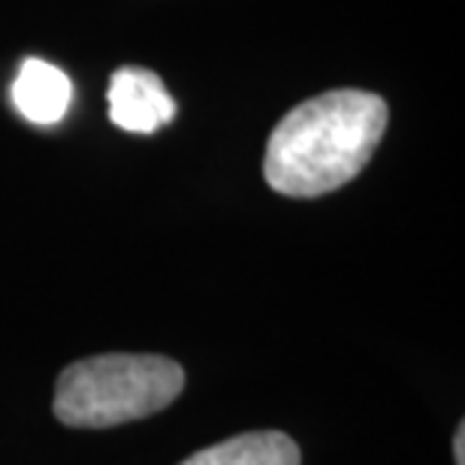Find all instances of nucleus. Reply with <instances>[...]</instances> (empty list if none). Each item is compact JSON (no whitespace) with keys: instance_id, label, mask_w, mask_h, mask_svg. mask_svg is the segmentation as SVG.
Listing matches in <instances>:
<instances>
[{"instance_id":"nucleus-1","label":"nucleus","mask_w":465,"mask_h":465,"mask_svg":"<svg viewBox=\"0 0 465 465\" xmlns=\"http://www.w3.org/2000/svg\"><path fill=\"white\" fill-rule=\"evenodd\" d=\"M387 130V104L369 91H327L291 109L266 145L263 175L284 197H321L366 170Z\"/></svg>"},{"instance_id":"nucleus-2","label":"nucleus","mask_w":465,"mask_h":465,"mask_svg":"<svg viewBox=\"0 0 465 465\" xmlns=\"http://www.w3.org/2000/svg\"><path fill=\"white\" fill-rule=\"evenodd\" d=\"M184 387V369L161 353H104L73 362L54 387V417L76 430H109L143 420Z\"/></svg>"},{"instance_id":"nucleus-3","label":"nucleus","mask_w":465,"mask_h":465,"mask_svg":"<svg viewBox=\"0 0 465 465\" xmlns=\"http://www.w3.org/2000/svg\"><path fill=\"white\" fill-rule=\"evenodd\" d=\"M109 118L130 134H154L175 118V100L157 73L145 67H121L109 82Z\"/></svg>"},{"instance_id":"nucleus-4","label":"nucleus","mask_w":465,"mask_h":465,"mask_svg":"<svg viewBox=\"0 0 465 465\" xmlns=\"http://www.w3.org/2000/svg\"><path fill=\"white\" fill-rule=\"evenodd\" d=\"M13 104L31 124H58L73 104V82L54 64L27 58L13 82Z\"/></svg>"},{"instance_id":"nucleus-5","label":"nucleus","mask_w":465,"mask_h":465,"mask_svg":"<svg viewBox=\"0 0 465 465\" xmlns=\"http://www.w3.org/2000/svg\"><path fill=\"white\" fill-rule=\"evenodd\" d=\"M179 465H300V448L284 432H245L212 444Z\"/></svg>"},{"instance_id":"nucleus-6","label":"nucleus","mask_w":465,"mask_h":465,"mask_svg":"<svg viewBox=\"0 0 465 465\" xmlns=\"http://www.w3.org/2000/svg\"><path fill=\"white\" fill-rule=\"evenodd\" d=\"M453 453H457V465H465V426L457 430V439H453Z\"/></svg>"}]
</instances>
